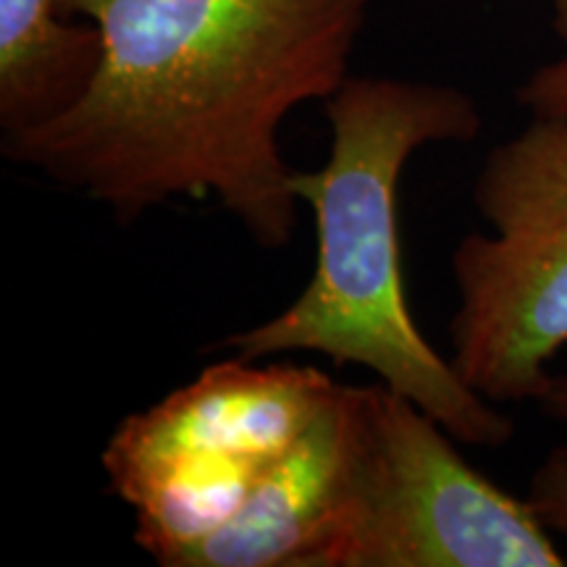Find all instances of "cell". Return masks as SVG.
I'll return each instance as SVG.
<instances>
[{
    "instance_id": "cell-5",
    "label": "cell",
    "mask_w": 567,
    "mask_h": 567,
    "mask_svg": "<svg viewBox=\"0 0 567 567\" xmlns=\"http://www.w3.org/2000/svg\"><path fill=\"white\" fill-rule=\"evenodd\" d=\"M455 442L413 400L363 386L352 499L310 567H563L528 496L488 481Z\"/></svg>"
},
{
    "instance_id": "cell-6",
    "label": "cell",
    "mask_w": 567,
    "mask_h": 567,
    "mask_svg": "<svg viewBox=\"0 0 567 567\" xmlns=\"http://www.w3.org/2000/svg\"><path fill=\"white\" fill-rule=\"evenodd\" d=\"M363 436V386L339 384L329 405L243 507L174 567H310L352 499Z\"/></svg>"
},
{
    "instance_id": "cell-3",
    "label": "cell",
    "mask_w": 567,
    "mask_h": 567,
    "mask_svg": "<svg viewBox=\"0 0 567 567\" xmlns=\"http://www.w3.org/2000/svg\"><path fill=\"white\" fill-rule=\"evenodd\" d=\"M318 368L226 358L126 417L103 471L134 513V544L174 567L243 507L337 392Z\"/></svg>"
},
{
    "instance_id": "cell-10",
    "label": "cell",
    "mask_w": 567,
    "mask_h": 567,
    "mask_svg": "<svg viewBox=\"0 0 567 567\" xmlns=\"http://www.w3.org/2000/svg\"><path fill=\"white\" fill-rule=\"evenodd\" d=\"M536 405L542 408V413L567 425V379L563 375H551L549 386L544 389L542 396L536 400Z\"/></svg>"
},
{
    "instance_id": "cell-1",
    "label": "cell",
    "mask_w": 567,
    "mask_h": 567,
    "mask_svg": "<svg viewBox=\"0 0 567 567\" xmlns=\"http://www.w3.org/2000/svg\"><path fill=\"white\" fill-rule=\"evenodd\" d=\"M373 0H63L103 53L51 122L3 137V158L105 205L122 224L213 197L268 250L297 226L281 126L329 101Z\"/></svg>"
},
{
    "instance_id": "cell-4",
    "label": "cell",
    "mask_w": 567,
    "mask_h": 567,
    "mask_svg": "<svg viewBox=\"0 0 567 567\" xmlns=\"http://www.w3.org/2000/svg\"><path fill=\"white\" fill-rule=\"evenodd\" d=\"M488 231L452 252V365L494 405L536 402L567 347V118L530 116L473 184Z\"/></svg>"
},
{
    "instance_id": "cell-7",
    "label": "cell",
    "mask_w": 567,
    "mask_h": 567,
    "mask_svg": "<svg viewBox=\"0 0 567 567\" xmlns=\"http://www.w3.org/2000/svg\"><path fill=\"white\" fill-rule=\"evenodd\" d=\"M103 40L74 24L63 0H0V130L3 137L51 122L90 87Z\"/></svg>"
},
{
    "instance_id": "cell-2",
    "label": "cell",
    "mask_w": 567,
    "mask_h": 567,
    "mask_svg": "<svg viewBox=\"0 0 567 567\" xmlns=\"http://www.w3.org/2000/svg\"><path fill=\"white\" fill-rule=\"evenodd\" d=\"M329 158L295 172L297 200L316 218V268L281 313L224 339L243 360L316 352L360 365L413 400L460 444L505 446L515 425L473 392L417 329L402 281L400 176L429 145H463L484 130L476 97L452 84L347 76L326 101Z\"/></svg>"
},
{
    "instance_id": "cell-9",
    "label": "cell",
    "mask_w": 567,
    "mask_h": 567,
    "mask_svg": "<svg viewBox=\"0 0 567 567\" xmlns=\"http://www.w3.org/2000/svg\"><path fill=\"white\" fill-rule=\"evenodd\" d=\"M517 103L530 116H565L567 118V55L544 63L517 90Z\"/></svg>"
},
{
    "instance_id": "cell-8",
    "label": "cell",
    "mask_w": 567,
    "mask_h": 567,
    "mask_svg": "<svg viewBox=\"0 0 567 567\" xmlns=\"http://www.w3.org/2000/svg\"><path fill=\"white\" fill-rule=\"evenodd\" d=\"M528 502L551 534L567 542V444H559L544 457L530 476Z\"/></svg>"
},
{
    "instance_id": "cell-11",
    "label": "cell",
    "mask_w": 567,
    "mask_h": 567,
    "mask_svg": "<svg viewBox=\"0 0 567 567\" xmlns=\"http://www.w3.org/2000/svg\"><path fill=\"white\" fill-rule=\"evenodd\" d=\"M551 30L563 42H567V0H549Z\"/></svg>"
}]
</instances>
